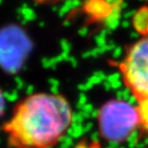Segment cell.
<instances>
[{
  "label": "cell",
  "mask_w": 148,
  "mask_h": 148,
  "mask_svg": "<svg viewBox=\"0 0 148 148\" xmlns=\"http://www.w3.org/2000/svg\"><path fill=\"white\" fill-rule=\"evenodd\" d=\"M34 2L38 4H56L61 1H66V0H33Z\"/></svg>",
  "instance_id": "52a82bcc"
},
{
  "label": "cell",
  "mask_w": 148,
  "mask_h": 148,
  "mask_svg": "<svg viewBox=\"0 0 148 148\" xmlns=\"http://www.w3.org/2000/svg\"><path fill=\"white\" fill-rule=\"evenodd\" d=\"M5 105H6L5 96H4V93H3L2 90L0 88V117H1L3 114H4Z\"/></svg>",
  "instance_id": "8992f818"
},
{
  "label": "cell",
  "mask_w": 148,
  "mask_h": 148,
  "mask_svg": "<svg viewBox=\"0 0 148 148\" xmlns=\"http://www.w3.org/2000/svg\"><path fill=\"white\" fill-rule=\"evenodd\" d=\"M72 121L73 111L66 97L38 92L17 103L2 130L12 148H53Z\"/></svg>",
  "instance_id": "6da1fadb"
},
{
  "label": "cell",
  "mask_w": 148,
  "mask_h": 148,
  "mask_svg": "<svg viewBox=\"0 0 148 148\" xmlns=\"http://www.w3.org/2000/svg\"><path fill=\"white\" fill-rule=\"evenodd\" d=\"M31 40L18 26H7L0 30V66L8 73L21 69L31 50Z\"/></svg>",
  "instance_id": "277c9868"
},
{
  "label": "cell",
  "mask_w": 148,
  "mask_h": 148,
  "mask_svg": "<svg viewBox=\"0 0 148 148\" xmlns=\"http://www.w3.org/2000/svg\"><path fill=\"white\" fill-rule=\"evenodd\" d=\"M117 67L136 104L148 101V34L130 45Z\"/></svg>",
  "instance_id": "3957f363"
},
{
  "label": "cell",
  "mask_w": 148,
  "mask_h": 148,
  "mask_svg": "<svg viewBox=\"0 0 148 148\" xmlns=\"http://www.w3.org/2000/svg\"><path fill=\"white\" fill-rule=\"evenodd\" d=\"M140 114V129H143L148 138V101L136 104Z\"/></svg>",
  "instance_id": "5b68a950"
},
{
  "label": "cell",
  "mask_w": 148,
  "mask_h": 148,
  "mask_svg": "<svg viewBox=\"0 0 148 148\" xmlns=\"http://www.w3.org/2000/svg\"><path fill=\"white\" fill-rule=\"evenodd\" d=\"M97 125L103 140L111 143H123L140 128L137 106L121 99L109 100L99 109Z\"/></svg>",
  "instance_id": "7a4b0ae2"
}]
</instances>
